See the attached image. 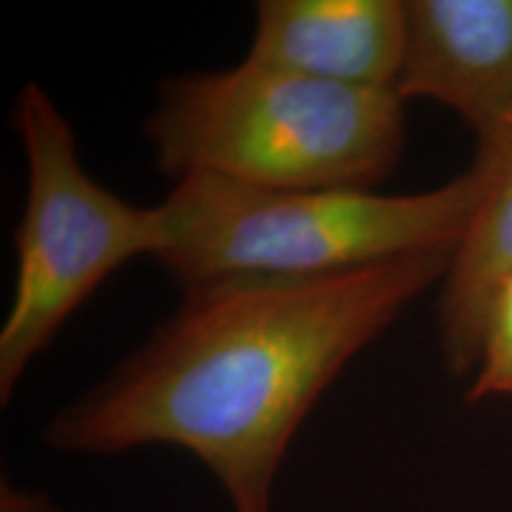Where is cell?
Wrapping results in <instances>:
<instances>
[{"instance_id":"8992f818","label":"cell","mask_w":512,"mask_h":512,"mask_svg":"<svg viewBox=\"0 0 512 512\" xmlns=\"http://www.w3.org/2000/svg\"><path fill=\"white\" fill-rule=\"evenodd\" d=\"M403 50L401 0H261L247 60L337 86L396 91Z\"/></svg>"},{"instance_id":"3957f363","label":"cell","mask_w":512,"mask_h":512,"mask_svg":"<svg viewBox=\"0 0 512 512\" xmlns=\"http://www.w3.org/2000/svg\"><path fill=\"white\" fill-rule=\"evenodd\" d=\"M477 202L470 171L415 195L268 190L178 178L162 202L159 256L183 287L226 278H318L401 256L456 252Z\"/></svg>"},{"instance_id":"7a4b0ae2","label":"cell","mask_w":512,"mask_h":512,"mask_svg":"<svg viewBox=\"0 0 512 512\" xmlns=\"http://www.w3.org/2000/svg\"><path fill=\"white\" fill-rule=\"evenodd\" d=\"M399 91L349 88L247 60L159 88L145 133L166 174L268 190H375L406 145Z\"/></svg>"},{"instance_id":"ba28073f","label":"cell","mask_w":512,"mask_h":512,"mask_svg":"<svg viewBox=\"0 0 512 512\" xmlns=\"http://www.w3.org/2000/svg\"><path fill=\"white\" fill-rule=\"evenodd\" d=\"M494 396H512V273L491 302L477 366L467 387L470 403Z\"/></svg>"},{"instance_id":"277c9868","label":"cell","mask_w":512,"mask_h":512,"mask_svg":"<svg viewBox=\"0 0 512 512\" xmlns=\"http://www.w3.org/2000/svg\"><path fill=\"white\" fill-rule=\"evenodd\" d=\"M10 121L27 162V197L15 230V290L0 328L3 406L79 306L128 261L159 259L169 240L162 204L136 207L83 169L74 128L46 88L24 83Z\"/></svg>"},{"instance_id":"5b68a950","label":"cell","mask_w":512,"mask_h":512,"mask_svg":"<svg viewBox=\"0 0 512 512\" xmlns=\"http://www.w3.org/2000/svg\"><path fill=\"white\" fill-rule=\"evenodd\" d=\"M396 91L491 131L512 112V0H408Z\"/></svg>"},{"instance_id":"52a82bcc","label":"cell","mask_w":512,"mask_h":512,"mask_svg":"<svg viewBox=\"0 0 512 512\" xmlns=\"http://www.w3.org/2000/svg\"><path fill=\"white\" fill-rule=\"evenodd\" d=\"M477 140L475 211L441 290V351L453 375L475 370L491 302L512 273V112Z\"/></svg>"},{"instance_id":"9c48e42d","label":"cell","mask_w":512,"mask_h":512,"mask_svg":"<svg viewBox=\"0 0 512 512\" xmlns=\"http://www.w3.org/2000/svg\"><path fill=\"white\" fill-rule=\"evenodd\" d=\"M3 512H60L55 503H50L48 498L27 494V491H19L15 486H3Z\"/></svg>"},{"instance_id":"6da1fadb","label":"cell","mask_w":512,"mask_h":512,"mask_svg":"<svg viewBox=\"0 0 512 512\" xmlns=\"http://www.w3.org/2000/svg\"><path fill=\"white\" fill-rule=\"evenodd\" d=\"M453 249L318 278L183 287L178 311L91 392L48 420L64 453H192L233 512H271L287 448L325 389L427 287Z\"/></svg>"}]
</instances>
